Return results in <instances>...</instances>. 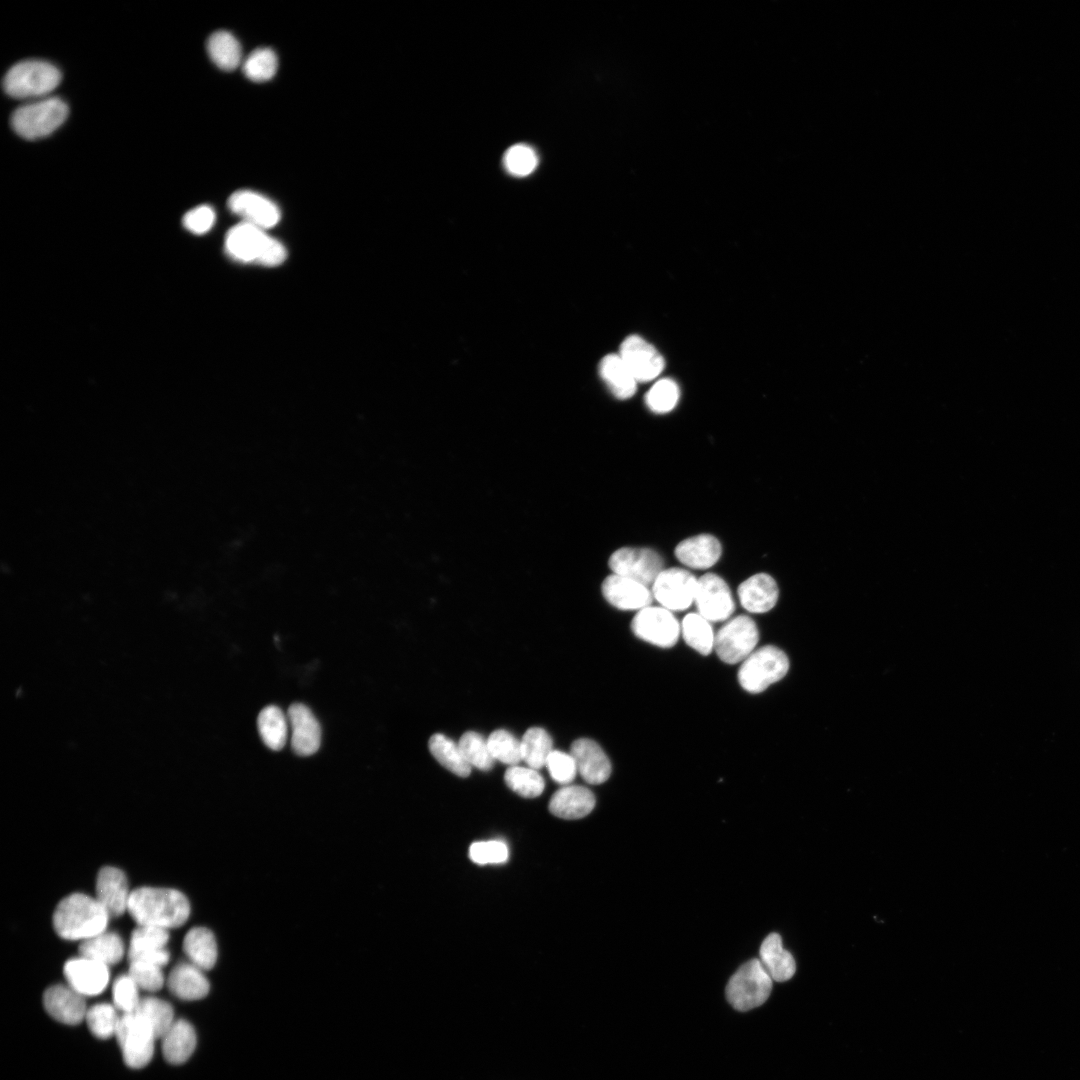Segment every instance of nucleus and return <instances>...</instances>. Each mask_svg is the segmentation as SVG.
Segmentation results:
<instances>
[{
  "label": "nucleus",
  "instance_id": "obj_1",
  "mask_svg": "<svg viewBox=\"0 0 1080 1080\" xmlns=\"http://www.w3.org/2000/svg\"><path fill=\"white\" fill-rule=\"evenodd\" d=\"M127 911L138 925L168 930L187 921L190 903L178 890L144 886L131 892Z\"/></svg>",
  "mask_w": 1080,
  "mask_h": 1080
},
{
  "label": "nucleus",
  "instance_id": "obj_2",
  "mask_svg": "<svg viewBox=\"0 0 1080 1080\" xmlns=\"http://www.w3.org/2000/svg\"><path fill=\"white\" fill-rule=\"evenodd\" d=\"M109 918L96 897L73 893L58 903L53 914V927L62 939L82 942L106 931Z\"/></svg>",
  "mask_w": 1080,
  "mask_h": 1080
},
{
  "label": "nucleus",
  "instance_id": "obj_3",
  "mask_svg": "<svg viewBox=\"0 0 1080 1080\" xmlns=\"http://www.w3.org/2000/svg\"><path fill=\"white\" fill-rule=\"evenodd\" d=\"M225 249L231 258L239 262L270 267L282 264L287 256L281 242L269 236L264 229L243 221L227 232Z\"/></svg>",
  "mask_w": 1080,
  "mask_h": 1080
},
{
  "label": "nucleus",
  "instance_id": "obj_4",
  "mask_svg": "<svg viewBox=\"0 0 1080 1080\" xmlns=\"http://www.w3.org/2000/svg\"><path fill=\"white\" fill-rule=\"evenodd\" d=\"M60 81L61 73L53 64L42 60H25L8 70L3 79V88L14 98H36L52 92Z\"/></svg>",
  "mask_w": 1080,
  "mask_h": 1080
},
{
  "label": "nucleus",
  "instance_id": "obj_5",
  "mask_svg": "<svg viewBox=\"0 0 1080 1080\" xmlns=\"http://www.w3.org/2000/svg\"><path fill=\"white\" fill-rule=\"evenodd\" d=\"M67 115V104L58 97H49L17 108L11 116V126L25 139H38L54 132Z\"/></svg>",
  "mask_w": 1080,
  "mask_h": 1080
},
{
  "label": "nucleus",
  "instance_id": "obj_6",
  "mask_svg": "<svg viewBox=\"0 0 1080 1080\" xmlns=\"http://www.w3.org/2000/svg\"><path fill=\"white\" fill-rule=\"evenodd\" d=\"M789 660L776 646L766 645L754 650L738 670V682L747 692L757 694L781 680L788 672Z\"/></svg>",
  "mask_w": 1080,
  "mask_h": 1080
},
{
  "label": "nucleus",
  "instance_id": "obj_7",
  "mask_svg": "<svg viewBox=\"0 0 1080 1080\" xmlns=\"http://www.w3.org/2000/svg\"><path fill=\"white\" fill-rule=\"evenodd\" d=\"M772 978L759 959L744 963L730 978L726 986L729 1003L739 1011H748L762 1005L772 990Z\"/></svg>",
  "mask_w": 1080,
  "mask_h": 1080
},
{
  "label": "nucleus",
  "instance_id": "obj_8",
  "mask_svg": "<svg viewBox=\"0 0 1080 1080\" xmlns=\"http://www.w3.org/2000/svg\"><path fill=\"white\" fill-rule=\"evenodd\" d=\"M115 1036L127 1066L138 1069L151 1061L157 1037L141 1015L136 1012L123 1014Z\"/></svg>",
  "mask_w": 1080,
  "mask_h": 1080
},
{
  "label": "nucleus",
  "instance_id": "obj_9",
  "mask_svg": "<svg viewBox=\"0 0 1080 1080\" xmlns=\"http://www.w3.org/2000/svg\"><path fill=\"white\" fill-rule=\"evenodd\" d=\"M758 639L754 620L747 615H738L729 619L715 634L714 650L724 663L737 664L755 650Z\"/></svg>",
  "mask_w": 1080,
  "mask_h": 1080
},
{
  "label": "nucleus",
  "instance_id": "obj_10",
  "mask_svg": "<svg viewBox=\"0 0 1080 1080\" xmlns=\"http://www.w3.org/2000/svg\"><path fill=\"white\" fill-rule=\"evenodd\" d=\"M631 629L639 639L661 648L674 646L681 634V624L672 611L660 605L637 611Z\"/></svg>",
  "mask_w": 1080,
  "mask_h": 1080
},
{
  "label": "nucleus",
  "instance_id": "obj_11",
  "mask_svg": "<svg viewBox=\"0 0 1080 1080\" xmlns=\"http://www.w3.org/2000/svg\"><path fill=\"white\" fill-rule=\"evenodd\" d=\"M698 578L689 570L673 567L663 569L651 585L653 598L670 611H682L695 600Z\"/></svg>",
  "mask_w": 1080,
  "mask_h": 1080
},
{
  "label": "nucleus",
  "instance_id": "obj_12",
  "mask_svg": "<svg viewBox=\"0 0 1080 1080\" xmlns=\"http://www.w3.org/2000/svg\"><path fill=\"white\" fill-rule=\"evenodd\" d=\"M613 574L625 576L647 586L653 584L664 569L661 555L647 547H622L608 561Z\"/></svg>",
  "mask_w": 1080,
  "mask_h": 1080
},
{
  "label": "nucleus",
  "instance_id": "obj_13",
  "mask_svg": "<svg viewBox=\"0 0 1080 1080\" xmlns=\"http://www.w3.org/2000/svg\"><path fill=\"white\" fill-rule=\"evenodd\" d=\"M694 603L697 613L710 622L729 619L735 607L728 584L715 573L698 578Z\"/></svg>",
  "mask_w": 1080,
  "mask_h": 1080
},
{
  "label": "nucleus",
  "instance_id": "obj_14",
  "mask_svg": "<svg viewBox=\"0 0 1080 1080\" xmlns=\"http://www.w3.org/2000/svg\"><path fill=\"white\" fill-rule=\"evenodd\" d=\"M228 208L243 222L264 230L274 227L280 220L278 206L269 198L256 191L242 189L231 194Z\"/></svg>",
  "mask_w": 1080,
  "mask_h": 1080
},
{
  "label": "nucleus",
  "instance_id": "obj_15",
  "mask_svg": "<svg viewBox=\"0 0 1080 1080\" xmlns=\"http://www.w3.org/2000/svg\"><path fill=\"white\" fill-rule=\"evenodd\" d=\"M619 355L637 382L655 379L664 368L663 357L657 349L637 335H631L623 341Z\"/></svg>",
  "mask_w": 1080,
  "mask_h": 1080
},
{
  "label": "nucleus",
  "instance_id": "obj_16",
  "mask_svg": "<svg viewBox=\"0 0 1080 1080\" xmlns=\"http://www.w3.org/2000/svg\"><path fill=\"white\" fill-rule=\"evenodd\" d=\"M601 591L609 604L625 611H639L651 605L653 600L649 586L613 573L604 579Z\"/></svg>",
  "mask_w": 1080,
  "mask_h": 1080
},
{
  "label": "nucleus",
  "instance_id": "obj_17",
  "mask_svg": "<svg viewBox=\"0 0 1080 1080\" xmlns=\"http://www.w3.org/2000/svg\"><path fill=\"white\" fill-rule=\"evenodd\" d=\"M109 966L79 955L69 959L63 968L68 985L85 996L100 994L109 982Z\"/></svg>",
  "mask_w": 1080,
  "mask_h": 1080
},
{
  "label": "nucleus",
  "instance_id": "obj_18",
  "mask_svg": "<svg viewBox=\"0 0 1080 1080\" xmlns=\"http://www.w3.org/2000/svg\"><path fill=\"white\" fill-rule=\"evenodd\" d=\"M168 941L167 929L139 925L130 938L129 961H144L160 967L165 966L170 959L169 951L166 949Z\"/></svg>",
  "mask_w": 1080,
  "mask_h": 1080
},
{
  "label": "nucleus",
  "instance_id": "obj_19",
  "mask_svg": "<svg viewBox=\"0 0 1080 1080\" xmlns=\"http://www.w3.org/2000/svg\"><path fill=\"white\" fill-rule=\"evenodd\" d=\"M292 729L291 746L299 756L317 752L321 743V728L314 714L304 704L293 703L287 713Z\"/></svg>",
  "mask_w": 1080,
  "mask_h": 1080
},
{
  "label": "nucleus",
  "instance_id": "obj_20",
  "mask_svg": "<svg viewBox=\"0 0 1080 1080\" xmlns=\"http://www.w3.org/2000/svg\"><path fill=\"white\" fill-rule=\"evenodd\" d=\"M47 1013L60 1023L76 1025L85 1019L87 1007L84 996L69 985H53L43 995Z\"/></svg>",
  "mask_w": 1080,
  "mask_h": 1080
},
{
  "label": "nucleus",
  "instance_id": "obj_21",
  "mask_svg": "<svg viewBox=\"0 0 1080 1080\" xmlns=\"http://www.w3.org/2000/svg\"><path fill=\"white\" fill-rule=\"evenodd\" d=\"M131 892L125 873L111 866L100 869L96 880V899L110 917H119L128 909Z\"/></svg>",
  "mask_w": 1080,
  "mask_h": 1080
},
{
  "label": "nucleus",
  "instance_id": "obj_22",
  "mask_svg": "<svg viewBox=\"0 0 1080 1080\" xmlns=\"http://www.w3.org/2000/svg\"><path fill=\"white\" fill-rule=\"evenodd\" d=\"M578 773L589 784L604 783L611 774V763L603 749L594 740L580 738L571 744Z\"/></svg>",
  "mask_w": 1080,
  "mask_h": 1080
},
{
  "label": "nucleus",
  "instance_id": "obj_23",
  "mask_svg": "<svg viewBox=\"0 0 1080 1080\" xmlns=\"http://www.w3.org/2000/svg\"><path fill=\"white\" fill-rule=\"evenodd\" d=\"M722 554L720 541L711 534H698L679 542L675 556L680 563L691 569H708L714 566Z\"/></svg>",
  "mask_w": 1080,
  "mask_h": 1080
},
{
  "label": "nucleus",
  "instance_id": "obj_24",
  "mask_svg": "<svg viewBox=\"0 0 1080 1080\" xmlns=\"http://www.w3.org/2000/svg\"><path fill=\"white\" fill-rule=\"evenodd\" d=\"M737 594L745 610L759 614L770 611L776 605L779 589L769 574L757 573L739 585Z\"/></svg>",
  "mask_w": 1080,
  "mask_h": 1080
},
{
  "label": "nucleus",
  "instance_id": "obj_25",
  "mask_svg": "<svg viewBox=\"0 0 1080 1080\" xmlns=\"http://www.w3.org/2000/svg\"><path fill=\"white\" fill-rule=\"evenodd\" d=\"M595 802V796L588 788L579 785H567L552 795L549 810L553 815L562 819H580L593 810Z\"/></svg>",
  "mask_w": 1080,
  "mask_h": 1080
},
{
  "label": "nucleus",
  "instance_id": "obj_26",
  "mask_svg": "<svg viewBox=\"0 0 1080 1080\" xmlns=\"http://www.w3.org/2000/svg\"><path fill=\"white\" fill-rule=\"evenodd\" d=\"M167 984L173 995L188 1001L204 998L210 989L204 971L191 962H180L174 966Z\"/></svg>",
  "mask_w": 1080,
  "mask_h": 1080
},
{
  "label": "nucleus",
  "instance_id": "obj_27",
  "mask_svg": "<svg viewBox=\"0 0 1080 1080\" xmlns=\"http://www.w3.org/2000/svg\"><path fill=\"white\" fill-rule=\"evenodd\" d=\"M760 962L776 982H784L793 977L796 964L793 956L782 946L781 936L777 933L769 934L762 942L759 950Z\"/></svg>",
  "mask_w": 1080,
  "mask_h": 1080
},
{
  "label": "nucleus",
  "instance_id": "obj_28",
  "mask_svg": "<svg viewBox=\"0 0 1080 1080\" xmlns=\"http://www.w3.org/2000/svg\"><path fill=\"white\" fill-rule=\"evenodd\" d=\"M162 1038L164 1058L170 1064L186 1062L193 1054L197 1037L193 1026L185 1020H176Z\"/></svg>",
  "mask_w": 1080,
  "mask_h": 1080
},
{
  "label": "nucleus",
  "instance_id": "obj_29",
  "mask_svg": "<svg viewBox=\"0 0 1080 1080\" xmlns=\"http://www.w3.org/2000/svg\"><path fill=\"white\" fill-rule=\"evenodd\" d=\"M183 950L189 962L203 971L212 969L217 961L215 936L205 927H194L187 932L183 940Z\"/></svg>",
  "mask_w": 1080,
  "mask_h": 1080
},
{
  "label": "nucleus",
  "instance_id": "obj_30",
  "mask_svg": "<svg viewBox=\"0 0 1080 1080\" xmlns=\"http://www.w3.org/2000/svg\"><path fill=\"white\" fill-rule=\"evenodd\" d=\"M599 371L616 398L625 400L635 394L638 382L619 354L605 356L600 362Z\"/></svg>",
  "mask_w": 1080,
  "mask_h": 1080
},
{
  "label": "nucleus",
  "instance_id": "obj_31",
  "mask_svg": "<svg viewBox=\"0 0 1080 1080\" xmlns=\"http://www.w3.org/2000/svg\"><path fill=\"white\" fill-rule=\"evenodd\" d=\"M124 942L120 935L104 931L79 945V954L101 962L107 966L121 961L124 955Z\"/></svg>",
  "mask_w": 1080,
  "mask_h": 1080
},
{
  "label": "nucleus",
  "instance_id": "obj_32",
  "mask_svg": "<svg viewBox=\"0 0 1080 1080\" xmlns=\"http://www.w3.org/2000/svg\"><path fill=\"white\" fill-rule=\"evenodd\" d=\"M207 52L213 63L225 71H232L241 63L240 43L228 31L220 30L211 34L207 41Z\"/></svg>",
  "mask_w": 1080,
  "mask_h": 1080
},
{
  "label": "nucleus",
  "instance_id": "obj_33",
  "mask_svg": "<svg viewBox=\"0 0 1080 1080\" xmlns=\"http://www.w3.org/2000/svg\"><path fill=\"white\" fill-rule=\"evenodd\" d=\"M432 756L447 770L459 777H467L471 772V766L464 758L458 743L449 737L436 733L428 742Z\"/></svg>",
  "mask_w": 1080,
  "mask_h": 1080
},
{
  "label": "nucleus",
  "instance_id": "obj_34",
  "mask_svg": "<svg viewBox=\"0 0 1080 1080\" xmlns=\"http://www.w3.org/2000/svg\"><path fill=\"white\" fill-rule=\"evenodd\" d=\"M259 734L264 744L271 750H281L287 741L288 724L283 711L269 705L263 708L257 718Z\"/></svg>",
  "mask_w": 1080,
  "mask_h": 1080
},
{
  "label": "nucleus",
  "instance_id": "obj_35",
  "mask_svg": "<svg viewBox=\"0 0 1080 1080\" xmlns=\"http://www.w3.org/2000/svg\"><path fill=\"white\" fill-rule=\"evenodd\" d=\"M681 635L686 644L701 655H709L714 649L715 634L711 622L697 612L684 617Z\"/></svg>",
  "mask_w": 1080,
  "mask_h": 1080
},
{
  "label": "nucleus",
  "instance_id": "obj_36",
  "mask_svg": "<svg viewBox=\"0 0 1080 1080\" xmlns=\"http://www.w3.org/2000/svg\"><path fill=\"white\" fill-rule=\"evenodd\" d=\"M522 761L528 767L540 769L546 766V762L553 751L552 739L548 732L541 727H531L520 740Z\"/></svg>",
  "mask_w": 1080,
  "mask_h": 1080
},
{
  "label": "nucleus",
  "instance_id": "obj_37",
  "mask_svg": "<svg viewBox=\"0 0 1080 1080\" xmlns=\"http://www.w3.org/2000/svg\"><path fill=\"white\" fill-rule=\"evenodd\" d=\"M504 780L513 792L524 798L538 797L545 788L541 774L528 766H510L504 774Z\"/></svg>",
  "mask_w": 1080,
  "mask_h": 1080
},
{
  "label": "nucleus",
  "instance_id": "obj_38",
  "mask_svg": "<svg viewBox=\"0 0 1080 1080\" xmlns=\"http://www.w3.org/2000/svg\"><path fill=\"white\" fill-rule=\"evenodd\" d=\"M134 1012L148 1022L157 1038H161L175 1021L172 1006L157 997L141 998Z\"/></svg>",
  "mask_w": 1080,
  "mask_h": 1080
},
{
  "label": "nucleus",
  "instance_id": "obj_39",
  "mask_svg": "<svg viewBox=\"0 0 1080 1080\" xmlns=\"http://www.w3.org/2000/svg\"><path fill=\"white\" fill-rule=\"evenodd\" d=\"M458 745L471 767L482 771H488L493 767L495 760L489 750L487 739L481 734L467 731L460 737Z\"/></svg>",
  "mask_w": 1080,
  "mask_h": 1080
},
{
  "label": "nucleus",
  "instance_id": "obj_40",
  "mask_svg": "<svg viewBox=\"0 0 1080 1080\" xmlns=\"http://www.w3.org/2000/svg\"><path fill=\"white\" fill-rule=\"evenodd\" d=\"M116 1007L107 1003L93 1005L87 1010L85 1020L89 1030L100 1039L115 1036L120 1017Z\"/></svg>",
  "mask_w": 1080,
  "mask_h": 1080
},
{
  "label": "nucleus",
  "instance_id": "obj_41",
  "mask_svg": "<svg viewBox=\"0 0 1080 1080\" xmlns=\"http://www.w3.org/2000/svg\"><path fill=\"white\" fill-rule=\"evenodd\" d=\"M492 757L496 761L514 766L522 761L521 742L504 729L493 731L487 738Z\"/></svg>",
  "mask_w": 1080,
  "mask_h": 1080
},
{
  "label": "nucleus",
  "instance_id": "obj_42",
  "mask_svg": "<svg viewBox=\"0 0 1080 1080\" xmlns=\"http://www.w3.org/2000/svg\"><path fill=\"white\" fill-rule=\"evenodd\" d=\"M277 67V55L270 48L255 49L242 65L245 76L255 82L270 80L275 75Z\"/></svg>",
  "mask_w": 1080,
  "mask_h": 1080
},
{
  "label": "nucleus",
  "instance_id": "obj_43",
  "mask_svg": "<svg viewBox=\"0 0 1080 1080\" xmlns=\"http://www.w3.org/2000/svg\"><path fill=\"white\" fill-rule=\"evenodd\" d=\"M680 391L677 383L672 379L658 380L647 392L645 402L647 407L654 413L665 414L672 411L677 405Z\"/></svg>",
  "mask_w": 1080,
  "mask_h": 1080
},
{
  "label": "nucleus",
  "instance_id": "obj_44",
  "mask_svg": "<svg viewBox=\"0 0 1080 1080\" xmlns=\"http://www.w3.org/2000/svg\"><path fill=\"white\" fill-rule=\"evenodd\" d=\"M503 163L509 174L524 177L535 170L538 157L534 149L529 145L516 144L505 152Z\"/></svg>",
  "mask_w": 1080,
  "mask_h": 1080
},
{
  "label": "nucleus",
  "instance_id": "obj_45",
  "mask_svg": "<svg viewBox=\"0 0 1080 1080\" xmlns=\"http://www.w3.org/2000/svg\"><path fill=\"white\" fill-rule=\"evenodd\" d=\"M139 987L129 974L120 975L113 983L114 1006L125 1013L136 1010L141 998Z\"/></svg>",
  "mask_w": 1080,
  "mask_h": 1080
},
{
  "label": "nucleus",
  "instance_id": "obj_46",
  "mask_svg": "<svg viewBox=\"0 0 1080 1080\" xmlns=\"http://www.w3.org/2000/svg\"><path fill=\"white\" fill-rule=\"evenodd\" d=\"M469 857L479 865L504 863L508 859V847L499 840L475 842L469 848Z\"/></svg>",
  "mask_w": 1080,
  "mask_h": 1080
},
{
  "label": "nucleus",
  "instance_id": "obj_47",
  "mask_svg": "<svg viewBox=\"0 0 1080 1080\" xmlns=\"http://www.w3.org/2000/svg\"><path fill=\"white\" fill-rule=\"evenodd\" d=\"M140 989L154 992L162 988V967L143 961H130L129 973Z\"/></svg>",
  "mask_w": 1080,
  "mask_h": 1080
},
{
  "label": "nucleus",
  "instance_id": "obj_48",
  "mask_svg": "<svg viewBox=\"0 0 1080 1080\" xmlns=\"http://www.w3.org/2000/svg\"><path fill=\"white\" fill-rule=\"evenodd\" d=\"M551 778L562 785L570 784L578 773L576 762L571 753L553 750L546 762Z\"/></svg>",
  "mask_w": 1080,
  "mask_h": 1080
},
{
  "label": "nucleus",
  "instance_id": "obj_49",
  "mask_svg": "<svg viewBox=\"0 0 1080 1080\" xmlns=\"http://www.w3.org/2000/svg\"><path fill=\"white\" fill-rule=\"evenodd\" d=\"M216 214L209 205H200L189 210L183 217L184 227L195 234L208 232L215 223Z\"/></svg>",
  "mask_w": 1080,
  "mask_h": 1080
}]
</instances>
